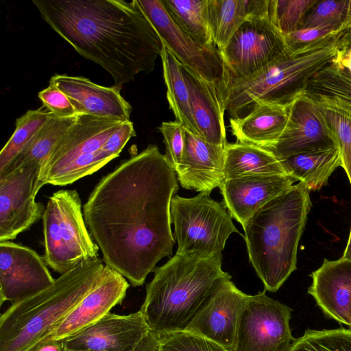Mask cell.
<instances>
[{"label":"cell","instance_id":"ba28073f","mask_svg":"<svg viewBox=\"0 0 351 351\" xmlns=\"http://www.w3.org/2000/svg\"><path fill=\"white\" fill-rule=\"evenodd\" d=\"M46 264L60 275L98 258L99 247L88 231L76 190L49 197L43 216Z\"/></svg>","mask_w":351,"mask_h":351},{"label":"cell","instance_id":"ac0fdd59","mask_svg":"<svg viewBox=\"0 0 351 351\" xmlns=\"http://www.w3.org/2000/svg\"><path fill=\"white\" fill-rule=\"evenodd\" d=\"M225 147L210 143L185 129L182 158L175 169L180 185L207 194L219 188L225 180Z\"/></svg>","mask_w":351,"mask_h":351},{"label":"cell","instance_id":"30bf717a","mask_svg":"<svg viewBox=\"0 0 351 351\" xmlns=\"http://www.w3.org/2000/svg\"><path fill=\"white\" fill-rule=\"evenodd\" d=\"M265 291L248 295L232 351H289L295 339L290 327L293 309Z\"/></svg>","mask_w":351,"mask_h":351},{"label":"cell","instance_id":"7402d4cb","mask_svg":"<svg viewBox=\"0 0 351 351\" xmlns=\"http://www.w3.org/2000/svg\"><path fill=\"white\" fill-rule=\"evenodd\" d=\"M310 276L308 293L328 317L351 328V261L324 259Z\"/></svg>","mask_w":351,"mask_h":351},{"label":"cell","instance_id":"e0dca14e","mask_svg":"<svg viewBox=\"0 0 351 351\" xmlns=\"http://www.w3.org/2000/svg\"><path fill=\"white\" fill-rule=\"evenodd\" d=\"M129 287L124 276L106 265L101 282L88 293L43 341H63L95 324L110 313L113 307L122 303Z\"/></svg>","mask_w":351,"mask_h":351},{"label":"cell","instance_id":"e575fe53","mask_svg":"<svg viewBox=\"0 0 351 351\" xmlns=\"http://www.w3.org/2000/svg\"><path fill=\"white\" fill-rule=\"evenodd\" d=\"M317 0H269L267 16L273 25L285 35L295 31Z\"/></svg>","mask_w":351,"mask_h":351},{"label":"cell","instance_id":"5bb4252c","mask_svg":"<svg viewBox=\"0 0 351 351\" xmlns=\"http://www.w3.org/2000/svg\"><path fill=\"white\" fill-rule=\"evenodd\" d=\"M43 257L10 241L0 242V304L14 303L51 285L54 279Z\"/></svg>","mask_w":351,"mask_h":351},{"label":"cell","instance_id":"ee69618b","mask_svg":"<svg viewBox=\"0 0 351 351\" xmlns=\"http://www.w3.org/2000/svg\"><path fill=\"white\" fill-rule=\"evenodd\" d=\"M337 61L351 73V47L343 49V53Z\"/></svg>","mask_w":351,"mask_h":351},{"label":"cell","instance_id":"b9f144b4","mask_svg":"<svg viewBox=\"0 0 351 351\" xmlns=\"http://www.w3.org/2000/svg\"><path fill=\"white\" fill-rule=\"evenodd\" d=\"M160 341V335L152 330L145 337V339L134 350L131 351H158ZM64 351L75 350H64Z\"/></svg>","mask_w":351,"mask_h":351},{"label":"cell","instance_id":"bcb514c9","mask_svg":"<svg viewBox=\"0 0 351 351\" xmlns=\"http://www.w3.org/2000/svg\"><path fill=\"white\" fill-rule=\"evenodd\" d=\"M350 184H351V180L350 181Z\"/></svg>","mask_w":351,"mask_h":351},{"label":"cell","instance_id":"f1b7e54d","mask_svg":"<svg viewBox=\"0 0 351 351\" xmlns=\"http://www.w3.org/2000/svg\"><path fill=\"white\" fill-rule=\"evenodd\" d=\"M77 116L58 117L53 114L32 141L0 171V174L29 167L41 169L74 124Z\"/></svg>","mask_w":351,"mask_h":351},{"label":"cell","instance_id":"7bdbcfd3","mask_svg":"<svg viewBox=\"0 0 351 351\" xmlns=\"http://www.w3.org/2000/svg\"><path fill=\"white\" fill-rule=\"evenodd\" d=\"M32 351H64L63 341L45 340L39 343Z\"/></svg>","mask_w":351,"mask_h":351},{"label":"cell","instance_id":"f6af8a7d","mask_svg":"<svg viewBox=\"0 0 351 351\" xmlns=\"http://www.w3.org/2000/svg\"><path fill=\"white\" fill-rule=\"evenodd\" d=\"M341 258L345 260L351 261V228L348 241Z\"/></svg>","mask_w":351,"mask_h":351},{"label":"cell","instance_id":"44dd1931","mask_svg":"<svg viewBox=\"0 0 351 351\" xmlns=\"http://www.w3.org/2000/svg\"><path fill=\"white\" fill-rule=\"evenodd\" d=\"M295 182L287 174L245 176L224 180L219 189L225 207L232 217L243 226L258 210Z\"/></svg>","mask_w":351,"mask_h":351},{"label":"cell","instance_id":"4316f807","mask_svg":"<svg viewBox=\"0 0 351 351\" xmlns=\"http://www.w3.org/2000/svg\"><path fill=\"white\" fill-rule=\"evenodd\" d=\"M337 60L316 73L302 95L351 117V73Z\"/></svg>","mask_w":351,"mask_h":351},{"label":"cell","instance_id":"ab89813d","mask_svg":"<svg viewBox=\"0 0 351 351\" xmlns=\"http://www.w3.org/2000/svg\"><path fill=\"white\" fill-rule=\"evenodd\" d=\"M343 33L339 29L332 26L298 29L283 35L287 48L308 44L317 41L330 35Z\"/></svg>","mask_w":351,"mask_h":351},{"label":"cell","instance_id":"52a82bcc","mask_svg":"<svg viewBox=\"0 0 351 351\" xmlns=\"http://www.w3.org/2000/svg\"><path fill=\"white\" fill-rule=\"evenodd\" d=\"M123 122L114 118L77 114L68 133L42 166L40 187L72 184L109 162L102 147Z\"/></svg>","mask_w":351,"mask_h":351},{"label":"cell","instance_id":"4dcf8cb0","mask_svg":"<svg viewBox=\"0 0 351 351\" xmlns=\"http://www.w3.org/2000/svg\"><path fill=\"white\" fill-rule=\"evenodd\" d=\"M175 23L197 42L215 45L208 14V0H161Z\"/></svg>","mask_w":351,"mask_h":351},{"label":"cell","instance_id":"5b68a950","mask_svg":"<svg viewBox=\"0 0 351 351\" xmlns=\"http://www.w3.org/2000/svg\"><path fill=\"white\" fill-rule=\"evenodd\" d=\"M340 34L287 48L256 73L230 79L220 92L225 110L232 118L242 117L258 104L289 106L301 95L308 80L337 61L343 52Z\"/></svg>","mask_w":351,"mask_h":351},{"label":"cell","instance_id":"cb8c5ba5","mask_svg":"<svg viewBox=\"0 0 351 351\" xmlns=\"http://www.w3.org/2000/svg\"><path fill=\"white\" fill-rule=\"evenodd\" d=\"M289 106L258 104L244 117L230 118L237 142L269 149L277 143L289 119Z\"/></svg>","mask_w":351,"mask_h":351},{"label":"cell","instance_id":"d6a6232c","mask_svg":"<svg viewBox=\"0 0 351 351\" xmlns=\"http://www.w3.org/2000/svg\"><path fill=\"white\" fill-rule=\"evenodd\" d=\"M332 26L343 32L351 29V0L318 1L308 12L300 29Z\"/></svg>","mask_w":351,"mask_h":351},{"label":"cell","instance_id":"1f68e13d","mask_svg":"<svg viewBox=\"0 0 351 351\" xmlns=\"http://www.w3.org/2000/svg\"><path fill=\"white\" fill-rule=\"evenodd\" d=\"M52 115L41 107L27 110L16 120L15 130L0 152V171L32 141Z\"/></svg>","mask_w":351,"mask_h":351},{"label":"cell","instance_id":"7dc6e473","mask_svg":"<svg viewBox=\"0 0 351 351\" xmlns=\"http://www.w3.org/2000/svg\"><path fill=\"white\" fill-rule=\"evenodd\" d=\"M350 313H351V309H350Z\"/></svg>","mask_w":351,"mask_h":351},{"label":"cell","instance_id":"8992f818","mask_svg":"<svg viewBox=\"0 0 351 351\" xmlns=\"http://www.w3.org/2000/svg\"><path fill=\"white\" fill-rule=\"evenodd\" d=\"M99 257L60 275L47 289L12 303L0 316V351H32L103 280Z\"/></svg>","mask_w":351,"mask_h":351},{"label":"cell","instance_id":"4fadbf2b","mask_svg":"<svg viewBox=\"0 0 351 351\" xmlns=\"http://www.w3.org/2000/svg\"><path fill=\"white\" fill-rule=\"evenodd\" d=\"M40 168L25 167L0 174V242L11 241L43 218L45 207L35 197Z\"/></svg>","mask_w":351,"mask_h":351},{"label":"cell","instance_id":"2e32d148","mask_svg":"<svg viewBox=\"0 0 351 351\" xmlns=\"http://www.w3.org/2000/svg\"><path fill=\"white\" fill-rule=\"evenodd\" d=\"M152 330L140 311L129 315L109 313L63 340V344L66 350L131 351Z\"/></svg>","mask_w":351,"mask_h":351},{"label":"cell","instance_id":"277c9868","mask_svg":"<svg viewBox=\"0 0 351 351\" xmlns=\"http://www.w3.org/2000/svg\"><path fill=\"white\" fill-rule=\"evenodd\" d=\"M311 206L310 191L299 182L242 226L249 261L265 291L276 292L296 269L298 247Z\"/></svg>","mask_w":351,"mask_h":351},{"label":"cell","instance_id":"8d00e7d4","mask_svg":"<svg viewBox=\"0 0 351 351\" xmlns=\"http://www.w3.org/2000/svg\"><path fill=\"white\" fill-rule=\"evenodd\" d=\"M326 121L339 147L342 167L351 180V117L334 109L324 108Z\"/></svg>","mask_w":351,"mask_h":351},{"label":"cell","instance_id":"9c48e42d","mask_svg":"<svg viewBox=\"0 0 351 351\" xmlns=\"http://www.w3.org/2000/svg\"><path fill=\"white\" fill-rule=\"evenodd\" d=\"M170 213L177 254L215 256L221 254L230 235L239 232L225 206L207 193L189 198L174 195Z\"/></svg>","mask_w":351,"mask_h":351},{"label":"cell","instance_id":"836d02e7","mask_svg":"<svg viewBox=\"0 0 351 351\" xmlns=\"http://www.w3.org/2000/svg\"><path fill=\"white\" fill-rule=\"evenodd\" d=\"M289 351H351V328L307 329Z\"/></svg>","mask_w":351,"mask_h":351},{"label":"cell","instance_id":"7a4b0ae2","mask_svg":"<svg viewBox=\"0 0 351 351\" xmlns=\"http://www.w3.org/2000/svg\"><path fill=\"white\" fill-rule=\"evenodd\" d=\"M42 19L121 87L153 71L163 47L137 0H32Z\"/></svg>","mask_w":351,"mask_h":351},{"label":"cell","instance_id":"74e56055","mask_svg":"<svg viewBox=\"0 0 351 351\" xmlns=\"http://www.w3.org/2000/svg\"><path fill=\"white\" fill-rule=\"evenodd\" d=\"M158 129L164 138L165 155L176 169L182 158L185 128L181 123L175 121L162 122Z\"/></svg>","mask_w":351,"mask_h":351},{"label":"cell","instance_id":"8fae6325","mask_svg":"<svg viewBox=\"0 0 351 351\" xmlns=\"http://www.w3.org/2000/svg\"><path fill=\"white\" fill-rule=\"evenodd\" d=\"M165 46L176 59L197 75L215 83L219 93L227 70L215 45H203L182 30L172 20L161 0H137Z\"/></svg>","mask_w":351,"mask_h":351},{"label":"cell","instance_id":"f35d334b","mask_svg":"<svg viewBox=\"0 0 351 351\" xmlns=\"http://www.w3.org/2000/svg\"><path fill=\"white\" fill-rule=\"evenodd\" d=\"M39 99L49 111L58 117L76 116L77 112L69 97L55 84L49 85L38 95Z\"/></svg>","mask_w":351,"mask_h":351},{"label":"cell","instance_id":"603a6c76","mask_svg":"<svg viewBox=\"0 0 351 351\" xmlns=\"http://www.w3.org/2000/svg\"><path fill=\"white\" fill-rule=\"evenodd\" d=\"M192 114L199 136L207 142L226 146L225 108L217 86L184 66Z\"/></svg>","mask_w":351,"mask_h":351},{"label":"cell","instance_id":"9a60e30c","mask_svg":"<svg viewBox=\"0 0 351 351\" xmlns=\"http://www.w3.org/2000/svg\"><path fill=\"white\" fill-rule=\"evenodd\" d=\"M335 145L337 143L323 107L301 95L289 106V119L282 136L267 150L281 159Z\"/></svg>","mask_w":351,"mask_h":351},{"label":"cell","instance_id":"d590c367","mask_svg":"<svg viewBox=\"0 0 351 351\" xmlns=\"http://www.w3.org/2000/svg\"><path fill=\"white\" fill-rule=\"evenodd\" d=\"M160 337L158 351H232L211 339L186 330Z\"/></svg>","mask_w":351,"mask_h":351},{"label":"cell","instance_id":"7c38bea8","mask_svg":"<svg viewBox=\"0 0 351 351\" xmlns=\"http://www.w3.org/2000/svg\"><path fill=\"white\" fill-rule=\"evenodd\" d=\"M285 49L283 35L267 16L247 19L219 51L227 70L226 81L242 79L256 73L276 59Z\"/></svg>","mask_w":351,"mask_h":351},{"label":"cell","instance_id":"d4e9b609","mask_svg":"<svg viewBox=\"0 0 351 351\" xmlns=\"http://www.w3.org/2000/svg\"><path fill=\"white\" fill-rule=\"evenodd\" d=\"M268 3L269 0H208L213 40L219 51L247 19L267 16Z\"/></svg>","mask_w":351,"mask_h":351},{"label":"cell","instance_id":"d6986e66","mask_svg":"<svg viewBox=\"0 0 351 351\" xmlns=\"http://www.w3.org/2000/svg\"><path fill=\"white\" fill-rule=\"evenodd\" d=\"M247 297L231 280L226 281L186 330L205 337L232 351L239 321Z\"/></svg>","mask_w":351,"mask_h":351},{"label":"cell","instance_id":"6da1fadb","mask_svg":"<svg viewBox=\"0 0 351 351\" xmlns=\"http://www.w3.org/2000/svg\"><path fill=\"white\" fill-rule=\"evenodd\" d=\"M178 189L172 163L149 145L103 177L84 204L106 265L133 287L143 285L158 262L172 254L170 206Z\"/></svg>","mask_w":351,"mask_h":351},{"label":"cell","instance_id":"f546056e","mask_svg":"<svg viewBox=\"0 0 351 351\" xmlns=\"http://www.w3.org/2000/svg\"><path fill=\"white\" fill-rule=\"evenodd\" d=\"M160 58L169 108L177 121L181 123L185 129L199 136L192 114L189 90L182 66L164 45Z\"/></svg>","mask_w":351,"mask_h":351},{"label":"cell","instance_id":"484cf974","mask_svg":"<svg viewBox=\"0 0 351 351\" xmlns=\"http://www.w3.org/2000/svg\"><path fill=\"white\" fill-rule=\"evenodd\" d=\"M286 173L309 191H319L331 174L342 167L338 145L295 154L279 159Z\"/></svg>","mask_w":351,"mask_h":351},{"label":"cell","instance_id":"3957f363","mask_svg":"<svg viewBox=\"0 0 351 351\" xmlns=\"http://www.w3.org/2000/svg\"><path fill=\"white\" fill-rule=\"evenodd\" d=\"M222 254L203 258L176 254L156 267L140 311L160 336L185 330L226 281Z\"/></svg>","mask_w":351,"mask_h":351},{"label":"cell","instance_id":"ffe728a7","mask_svg":"<svg viewBox=\"0 0 351 351\" xmlns=\"http://www.w3.org/2000/svg\"><path fill=\"white\" fill-rule=\"evenodd\" d=\"M49 83L69 97L77 114L130 121L132 107L121 95V87L103 86L84 77L60 74L52 76Z\"/></svg>","mask_w":351,"mask_h":351},{"label":"cell","instance_id":"83f0119b","mask_svg":"<svg viewBox=\"0 0 351 351\" xmlns=\"http://www.w3.org/2000/svg\"><path fill=\"white\" fill-rule=\"evenodd\" d=\"M276 174L287 173L280 160L270 151L239 142L226 145L225 180Z\"/></svg>","mask_w":351,"mask_h":351},{"label":"cell","instance_id":"60d3db41","mask_svg":"<svg viewBox=\"0 0 351 351\" xmlns=\"http://www.w3.org/2000/svg\"><path fill=\"white\" fill-rule=\"evenodd\" d=\"M136 136L133 123L124 121L107 139L102 147V151L112 160L117 158L128 141Z\"/></svg>","mask_w":351,"mask_h":351}]
</instances>
